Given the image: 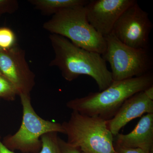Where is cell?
I'll return each instance as SVG.
<instances>
[{"instance_id": "10", "label": "cell", "mask_w": 153, "mask_h": 153, "mask_svg": "<svg viewBox=\"0 0 153 153\" xmlns=\"http://www.w3.org/2000/svg\"><path fill=\"white\" fill-rule=\"evenodd\" d=\"M144 90L127 99L114 117L107 121L108 128L114 136L133 120L145 114L153 113V98L149 97Z\"/></svg>"}, {"instance_id": "8", "label": "cell", "mask_w": 153, "mask_h": 153, "mask_svg": "<svg viewBox=\"0 0 153 153\" xmlns=\"http://www.w3.org/2000/svg\"><path fill=\"white\" fill-rule=\"evenodd\" d=\"M0 72L21 94L30 95L36 84V75L29 67L24 49L18 46L0 49Z\"/></svg>"}, {"instance_id": "15", "label": "cell", "mask_w": 153, "mask_h": 153, "mask_svg": "<svg viewBox=\"0 0 153 153\" xmlns=\"http://www.w3.org/2000/svg\"><path fill=\"white\" fill-rule=\"evenodd\" d=\"M18 92L13 85L3 75H0V98L7 101L15 100Z\"/></svg>"}, {"instance_id": "4", "label": "cell", "mask_w": 153, "mask_h": 153, "mask_svg": "<svg viewBox=\"0 0 153 153\" xmlns=\"http://www.w3.org/2000/svg\"><path fill=\"white\" fill-rule=\"evenodd\" d=\"M62 126L67 142L82 153H114V136L108 128L107 121L72 111Z\"/></svg>"}, {"instance_id": "2", "label": "cell", "mask_w": 153, "mask_h": 153, "mask_svg": "<svg viewBox=\"0 0 153 153\" xmlns=\"http://www.w3.org/2000/svg\"><path fill=\"white\" fill-rule=\"evenodd\" d=\"M152 85L153 75L150 71L138 77L113 81L105 90L71 100L66 105L72 111L107 121L114 117L129 97Z\"/></svg>"}, {"instance_id": "17", "label": "cell", "mask_w": 153, "mask_h": 153, "mask_svg": "<svg viewBox=\"0 0 153 153\" xmlns=\"http://www.w3.org/2000/svg\"><path fill=\"white\" fill-rule=\"evenodd\" d=\"M58 142L63 153H82L79 149L68 144L59 137Z\"/></svg>"}, {"instance_id": "7", "label": "cell", "mask_w": 153, "mask_h": 153, "mask_svg": "<svg viewBox=\"0 0 153 153\" xmlns=\"http://www.w3.org/2000/svg\"><path fill=\"white\" fill-rule=\"evenodd\" d=\"M152 27L149 14L136 1L122 14L111 33L128 47L149 49V35Z\"/></svg>"}, {"instance_id": "3", "label": "cell", "mask_w": 153, "mask_h": 153, "mask_svg": "<svg viewBox=\"0 0 153 153\" xmlns=\"http://www.w3.org/2000/svg\"><path fill=\"white\" fill-rule=\"evenodd\" d=\"M85 6L61 10L45 22L43 28L65 37L77 47L102 55L106 48L105 38L89 24Z\"/></svg>"}, {"instance_id": "13", "label": "cell", "mask_w": 153, "mask_h": 153, "mask_svg": "<svg viewBox=\"0 0 153 153\" xmlns=\"http://www.w3.org/2000/svg\"><path fill=\"white\" fill-rule=\"evenodd\" d=\"M58 133H47L41 137L42 146L38 153H63L58 142Z\"/></svg>"}, {"instance_id": "1", "label": "cell", "mask_w": 153, "mask_h": 153, "mask_svg": "<svg viewBox=\"0 0 153 153\" xmlns=\"http://www.w3.org/2000/svg\"><path fill=\"white\" fill-rule=\"evenodd\" d=\"M49 38L55 54L49 66L59 68L66 80L88 75L95 80L99 91L111 85L112 74L102 55L77 47L63 36L51 34Z\"/></svg>"}, {"instance_id": "5", "label": "cell", "mask_w": 153, "mask_h": 153, "mask_svg": "<svg viewBox=\"0 0 153 153\" xmlns=\"http://www.w3.org/2000/svg\"><path fill=\"white\" fill-rule=\"evenodd\" d=\"M19 96L23 108L22 124L17 132L6 136L2 142L13 152L38 153L42 146V136L52 132L63 134L65 132L62 124L44 120L36 113L31 103L30 95Z\"/></svg>"}, {"instance_id": "16", "label": "cell", "mask_w": 153, "mask_h": 153, "mask_svg": "<svg viewBox=\"0 0 153 153\" xmlns=\"http://www.w3.org/2000/svg\"><path fill=\"white\" fill-rule=\"evenodd\" d=\"M19 8L16 0H0V17L4 14L15 13Z\"/></svg>"}, {"instance_id": "20", "label": "cell", "mask_w": 153, "mask_h": 153, "mask_svg": "<svg viewBox=\"0 0 153 153\" xmlns=\"http://www.w3.org/2000/svg\"><path fill=\"white\" fill-rule=\"evenodd\" d=\"M0 75H2V74H1V72H0Z\"/></svg>"}, {"instance_id": "6", "label": "cell", "mask_w": 153, "mask_h": 153, "mask_svg": "<svg viewBox=\"0 0 153 153\" xmlns=\"http://www.w3.org/2000/svg\"><path fill=\"white\" fill-rule=\"evenodd\" d=\"M104 38L106 48L102 56L110 64L114 81L138 77L150 72L153 62L149 49L128 47L111 33Z\"/></svg>"}, {"instance_id": "19", "label": "cell", "mask_w": 153, "mask_h": 153, "mask_svg": "<svg viewBox=\"0 0 153 153\" xmlns=\"http://www.w3.org/2000/svg\"><path fill=\"white\" fill-rule=\"evenodd\" d=\"M0 153H17L15 152L11 151L2 142L0 139Z\"/></svg>"}, {"instance_id": "11", "label": "cell", "mask_w": 153, "mask_h": 153, "mask_svg": "<svg viewBox=\"0 0 153 153\" xmlns=\"http://www.w3.org/2000/svg\"><path fill=\"white\" fill-rule=\"evenodd\" d=\"M114 144L132 149H140L148 153L153 152V113L143 116L129 133H119L114 137Z\"/></svg>"}, {"instance_id": "9", "label": "cell", "mask_w": 153, "mask_h": 153, "mask_svg": "<svg viewBox=\"0 0 153 153\" xmlns=\"http://www.w3.org/2000/svg\"><path fill=\"white\" fill-rule=\"evenodd\" d=\"M136 1L92 0L85 6L89 24L103 37L112 33L122 14Z\"/></svg>"}, {"instance_id": "14", "label": "cell", "mask_w": 153, "mask_h": 153, "mask_svg": "<svg viewBox=\"0 0 153 153\" xmlns=\"http://www.w3.org/2000/svg\"><path fill=\"white\" fill-rule=\"evenodd\" d=\"M18 45L15 33L10 28L0 27V49L8 50Z\"/></svg>"}, {"instance_id": "18", "label": "cell", "mask_w": 153, "mask_h": 153, "mask_svg": "<svg viewBox=\"0 0 153 153\" xmlns=\"http://www.w3.org/2000/svg\"><path fill=\"white\" fill-rule=\"evenodd\" d=\"M114 153H148L141 149L126 148L114 143Z\"/></svg>"}, {"instance_id": "12", "label": "cell", "mask_w": 153, "mask_h": 153, "mask_svg": "<svg viewBox=\"0 0 153 153\" xmlns=\"http://www.w3.org/2000/svg\"><path fill=\"white\" fill-rule=\"evenodd\" d=\"M86 0H30L35 8L45 16L55 15L63 9L78 6H85Z\"/></svg>"}]
</instances>
